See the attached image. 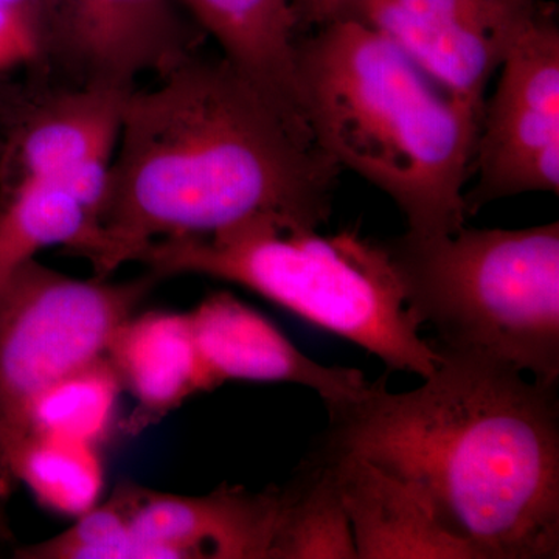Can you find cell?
Here are the masks:
<instances>
[{
  "mask_svg": "<svg viewBox=\"0 0 559 559\" xmlns=\"http://www.w3.org/2000/svg\"><path fill=\"white\" fill-rule=\"evenodd\" d=\"M100 223L68 191L25 182L0 191V288L40 250L62 246L91 260Z\"/></svg>",
  "mask_w": 559,
  "mask_h": 559,
  "instance_id": "obj_16",
  "label": "cell"
},
{
  "mask_svg": "<svg viewBox=\"0 0 559 559\" xmlns=\"http://www.w3.org/2000/svg\"><path fill=\"white\" fill-rule=\"evenodd\" d=\"M205 389L227 381L290 382L323 403L358 399L369 388L362 371L322 366L271 322L229 293H216L189 312Z\"/></svg>",
  "mask_w": 559,
  "mask_h": 559,
  "instance_id": "obj_12",
  "label": "cell"
},
{
  "mask_svg": "<svg viewBox=\"0 0 559 559\" xmlns=\"http://www.w3.org/2000/svg\"><path fill=\"white\" fill-rule=\"evenodd\" d=\"M356 0H293L294 14L300 35L316 31L334 20L347 16Z\"/></svg>",
  "mask_w": 559,
  "mask_h": 559,
  "instance_id": "obj_20",
  "label": "cell"
},
{
  "mask_svg": "<svg viewBox=\"0 0 559 559\" xmlns=\"http://www.w3.org/2000/svg\"><path fill=\"white\" fill-rule=\"evenodd\" d=\"M13 480L10 479L5 466H3L2 455H0V543L9 536V527L5 521V503L11 489H13Z\"/></svg>",
  "mask_w": 559,
  "mask_h": 559,
  "instance_id": "obj_22",
  "label": "cell"
},
{
  "mask_svg": "<svg viewBox=\"0 0 559 559\" xmlns=\"http://www.w3.org/2000/svg\"><path fill=\"white\" fill-rule=\"evenodd\" d=\"M412 392L382 380L326 404L320 454L369 460L409 485L477 559L559 558V381L443 347Z\"/></svg>",
  "mask_w": 559,
  "mask_h": 559,
  "instance_id": "obj_1",
  "label": "cell"
},
{
  "mask_svg": "<svg viewBox=\"0 0 559 559\" xmlns=\"http://www.w3.org/2000/svg\"><path fill=\"white\" fill-rule=\"evenodd\" d=\"M40 61L73 84L134 87L197 55L205 35L180 0H43Z\"/></svg>",
  "mask_w": 559,
  "mask_h": 559,
  "instance_id": "obj_8",
  "label": "cell"
},
{
  "mask_svg": "<svg viewBox=\"0 0 559 559\" xmlns=\"http://www.w3.org/2000/svg\"><path fill=\"white\" fill-rule=\"evenodd\" d=\"M336 466L358 559H477L404 484L355 455H325Z\"/></svg>",
  "mask_w": 559,
  "mask_h": 559,
  "instance_id": "obj_14",
  "label": "cell"
},
{
  "mask_svg": "<svg viewBox=\"0 0 559 559\" xmlns=\"http://www.w3.org/2000/svg\"><path fill=\"white\" fill-rule=\"evenodd\" d=\"M358 559L342 500L336 466L314 454L288 488L280 511L271 559Z\"/></svg>",
  "mask_w": 559,
  "mask_h": 559,
  "instance_id": "obj_17",
  "label": "cell"
},
{
  "mask_svg": "<svg viewBox=\"0 0 559 559\" xmlns=\"http://www.w3.org/2000/svg\"><path fill=\"white\" fill-rule=\"evenodd\" d=\"M543 0H356L366 22L444 90L484 112L485 91Z\"/></svg>",
  "mask_w": 559,
  "mask_h": 559,
  "instance_id": "obj_9",
  "label": "cell"
},
{
  "mask_svg": "<svg viewBox=\"0 0 559 559\" xmlns=\"http://www.w3.org/2000/svg\"><path fill=\"white\" fill-rule=\"evenodd\" d=\"M297 76L316 145L389 194L407 230L430 237L465 226L481 110L353 16L299 39Z\"/></svg>",
  "mask_w": 559,
  "mask_h": 559,
  "instance_id": "obj_3",
  "label": "cell"
},
{
  "mask_svg": "<svg viewBox=\"0 0 559 559\" xmlns=\"http://www.w3.org/2000/svg\"><path fill=\"white\" fill-rule=\"evenodd\" d=\"M318 229L259 216L204 237L153 242L139 261L154 278L197 274L234 283L359 345L389 370L429 378L439 352L419 336L421 323L404 304L382 241Z\"/></svg>",
  "mask_w": 559,
  "mask_h": 559,
  "instance_id": "obj_4",
  "label": "cell"
},
{
  "mask_svg": "<svg viewBox=\"0 0 559 559\" xmlns=\"http://www.w3.org/2000/svg\"><path fill=\"white\" fill-rule=\"evenodd\" d=\"M340 170L226 58L193 55L131 92L90 261L106 278L153 242L259 216L319 227Z\"/></svg>",
  "mask_w": 559,
  "mask_h": 559,
  "instance_id": "obj_2",
  "label": "cell"
},
{
  "mask_svg": "<svg viewBox=\"0 0 559 559\" xmlns=\"http://www.w3.org/2000/svg\"><path fill=\"white\" fill-rule=\"evenodd\" d=\"M108 362L138 401L135 429L207 392L190 318L182 312L131 316L110 344Z\"/></svg>",
  "mask_w": 559,
  "mask_h": 559,
  "instance_id": "obj_15",
  "label": "cell"
},
{
  "mask_svg": "<svg viewBox=\"0 0 559 559\" xmlns=\"http://www.w3.org/2000/svg\"><path fill=\"white\" fill-rule=\"evenodd\" d=\"M153 280L73 278L32 260L0 288V455L13 484L43 401L108 360Z\"/></svg>",
  "mask_w": 559,
  "mask_h": 559,
  "instance_id": "obj_6",
  "label": "cell"
},
{
  "mask_svg": "<svg viewBox=\"0 0 559 559\" xmlns=\"http://www.w3.org/2000/svg\"><path fill=\"white\" fill-rule=\"evenodd\" d=\"M38 47L31 33L2 2H0V75L38 62Z\"/></svg>",
  "mask_w": 559,
  "mask_h": 559,
  "instance_id": "obj_19",
  "label": "cell"
},
{
  "mask_svg": "<svg viewBox=\"0 0 559 559\" xmlns=\"http://www.w3.org/2000/svg\"><path fill=\"white\" fill-rule=\"evenodd\" d=\"M134 87L79 84L40 94L0 139V191L53 182L83 165L112 162Z\"/></svg>",
  "mask_w": 559,
  "mask_h": 559,
  "instance_id": "obj_11",
  "label": "cell"
},
{
  "mask_svg": "<svg viewBox=\"0 0 559 559\" xmlns=\"http://www.w3.org/2000/svg\"><path fill=\"white\" fill-rule=\"evenodd\" d=\"M24 25L25 31L31 33L38 55L40 57V43H43L44 31V3L43 0H0ZM39 62V60H38Z\"/></svg>",
  "mask_w": 559,
  "mask_h": 559,
  "instance_id": "obj_21",
  "label": "cell"
},
{
  "mask_svg": "<svg viewBox=\"0 0 559 559\" xmlns=\"http://www.w3.org/2000/svg\"><path fill=\"white\" fill-rule=\"evenodd\" d=\"M119 507L134 559H271L280 489L223 487L207 496H175L121 485Z\"/></svg>",
  "mask_w": 559,
  "mask_h": 559,
  "instance_id": "obj_10",
  "label": "cell"
},
{
  "mask_svg": "<svg viewBox=\"0 0 559 559\" xmlns=\"http://www.w3.org/2000/svg\"><path fill=\"white\" fill-rule=\"evenodd\" d=\"M419 323L443 347L559 381V224L521 230L406 234L382 241Z\"/></svg>",
  "mask_w": 559,
  "mask_h": 559,
  "instance_id": "obj_5",
  "label": "cell"
},
{
  "mask_svg": "<svg viewBox=\"0 0 559 559\" xmlns=\"http://www.w3.org/2000/svg\"><path fill=\"white\" fill-rule=\"evenodd\" d=\"M223 57L274 106L290 130L308 142L301 108L297 46L300 32L293 0H180Z\"/></svg>",
  "mask_w": 559,
  "mask_h": 559,
  "instance_id": "obj_13",
  "label": "cell"
},
{
  "mask_svg": "<svg viewBox=\"0 0 559 559\" xmlns=\"http://www.w3.org/2000/svg\"><path fill=\"white\" fill-rule=\"evenodd\" d=\"M495 95L484 105L468 216L489 202L559 190V27L554 7L530 22L500 64Z\"/></svg>",
  "mask_w": 559,
  "mask_h": 559,
  "instance_id": "obj_7",
  "label": "cell"
},
{
  "mask_svg": "<svg viewBox=\"0 0 559 559\" xmlns=\"http://www.w3.org/2000/svg\"><path fill=\"white\" fill-rule=\"evenodd\" d=\"M16 480L25 481L44 502L64 510L69 489L72 511L90 510L100 485L92 443L55 433H36L22 452ZM94 507V506H92Z\"/></svg>",
  "mask_w": 559,
  "mask_h": 559,
  "instance_id": "obj_18",
  "label": "cell"
}]
</instances>
